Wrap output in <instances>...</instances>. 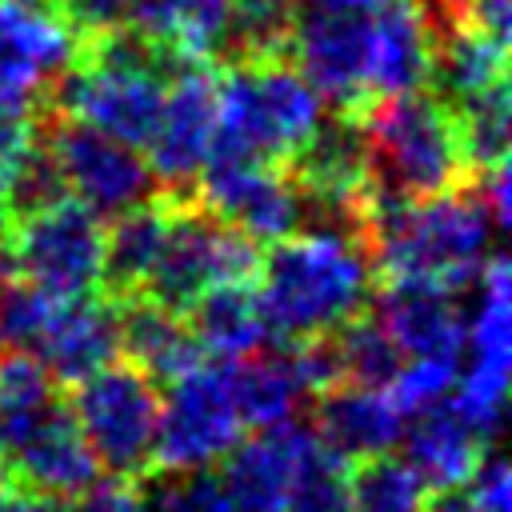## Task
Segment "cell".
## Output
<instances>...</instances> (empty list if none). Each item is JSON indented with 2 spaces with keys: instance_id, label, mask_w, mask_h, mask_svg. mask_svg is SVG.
Returning <instances> with one entry per match:
<instances>
[{
  "instance_id": "6da1fadb",
  "label": "cell",
  "mask_w": 512,
  "mask_h": 512,
  "mask_svg": "<svg viewBox=\"0 0 512 512\" xmlns=\"http://www.w3.org/2000/svg\"><path fill=\"white\" fill-rule=\"evenodd\" d=\"M496 220L476 188H452L424 200H400L372 188L360 212V240L376 280H416L460 292L476 284L492 256Z\"/></svg>"
},
{
  "instance_id": "3957f363",
  "label": "cell",
  "mask_w": 512,
  "mask_h": 512,
  "mask_svg": "<svg viewBox=\"0 0 512 512\" xmlns=\"http://www.w3.org/2000/svg\"><path fill=\"white\" fill-rule=\"evenodd\" d=\"M172 68L176 64H168L128 24L104 36H88L80 40L68 72L48 92V112L144 148L160 116Z\"/></svg>"
},
{
  "instance_id": "5b68a950",
  "label": "cell",
  "mask_w": 512,
  "mask_h": 512,
  "mask_svg": "<svg viewBox=\"0 0 512 512\" xmlns=\"http://www.w3.org/2000/svg\"><path fill=\"white\" fill-rule=\"evenodd\" d=\"M372 188L400 200H424L472 180L448 100L416 88L372 104L360 116Z\"/></svg>"
},
{
  "instance_id": "d6986e66",
  "label": "cell",
  "mask_w": 512,
  "mask_h": 512,
  "mask_svg": "<svg viewBox=\"0 0 512 512\" xmlns=\"http://www.w3.org/2000/svg\"><path fill=\"white\" fill-rule=\"evenodd\" d=\"M32 356L52 372L56 384H76L88 372L120 356V312L108 296L56 300Z\"/></svg>"
},
{
  "instance_id": "30bf717a",
  "label": "cell",
  "mask_w": 512,
  "mask_h": 512,
  "mask_svg": "<svg viewBox=\"0 0 512 512\" xmlns=\"http://www.w3.org/2000/svg\"><path fill=\"white\" fill-rule=\"evenodd\" d=\"M480 296L476 312L464 324L460 344V372H456V412L476 428L484 444L496 440L504 420L508 396V368H512V296H508V260L500 252L476 276Z\"/></svg>"
},
{
  "instance_id": "ba28073f",
  "label": "cell",
  "mask_w": 512,
  "mask_h": 512,
  "mask_svg": "<svg viewBox=\"0 0 512 512\" xmlns=\"http://www.w3.org/2000/svg\"><path fill=\"white\" fill-rule=\"evenodd\" d=\"M4 276L40 288L52 300H80L100 292L104 276V224L72 196L16 216Z\"/></svg>"
},
{
  "instance_id": "44dd1931",
  "label": "cell",
  "mask_w": 512,
  "mask_h": 512,
  "mask_svg": "<svg viewBox=\"0 0 512 512\" xmlns=\"http://www.w3.org/2000/svg\"><path fill=\"white\" fill-rule=\"evenodd\" d=\"M232 0H136L128 28L168 64H208L228 48Z\"/></svg>"
},
{
  "instance_id": "603a6c76",
  "label": "cell",
  "mask_w": 512,
  "mask_h": 512,
  "mask_svg": "<svg viewBox=\"0 0 512 512\" xmlns=\"http://www.w3.org/2000/svg\"><path fill=\"white\" fill-rule=\"evenodd\" d=\"M116 312H120V352L136 368H144L156 384H168L204 360L184 312L152 296L116 300Z\"/></svg>"
},
{
  "instance_id": "5bb4252c",
  "label": "cell",
  "mask_w": 512,
  "mask_h": 512,
  "mask_svg": "<svg viewBox=\"0 0 512 512\" xmlns=\"http://www.w3.org/2000/svg\"><path fill=\"white\" fill-rule=\"evenodd\" d=\"M196 204L216 220L232 224L256 244H276L304 228V200L288 168L240 160V156H212L196 180Z\"/></svg>"
},
{
  "instance_id": "836d02e7",
  "label": "cell",
  "mask_w": 512,
  "mask_h": 512,
  "mask_svg": "<svg viewBox=\"0 0 512 512\" xmlns=\"http://www.w3.org/2000/svg\"><path fill=\"white\" fill-rule=\"evenodd\" d=\"M40 140V124L36 112L24 108H0V196L8 188V180L16 176V168L28 160V152Z\"/></svg>"
},
{
  "instance_id": "4fadbf2b",
  "label": "cell",
  "mask_w": 512,
  "mask_h": 512,
  "mask_svg": "<svg viewBox=\"0 0 512 512\" xmlns=\"http://www.w3.org/2000/svg\"><path fill=\"white\" fill-rule=\"evenodd\" d=\"M80 52L56 0H0V108L36 112Z\"/></svg>"
},
{
  "instance_id": "2e32d148",
  "label": "cell",
  "mask_w": 512,
  "mask_h": 512,
  "mask_svg": "<svg viewBox=\"0 0 512 512\" xmlns=\"http://www.w3.org/2000/svg\"><path fill=\"white\" fill-rule=\"evenodd\" d=\"M4 476L52 500H72L92 480H100V464L64 400L4 440Z\"/></svg>"
},
{
  "instance_id": "cb8c5ba5",
  "label": "cell",
  "mask_w": 512,
  "mask_h": 512,
  "mask_svg": "<svg viewBox=\"0 0 512 512\" xmlns=\"http://www.w3.org/2000/svg\"><path fill=\"white\" fill-rule=\"evenodd\" d=\"M432 24H436V48H432L428 80L440 84V100L460 104L468 96L508 84V40L456 16H432Z\"/></svg>"
},
{
  "instance_id": "d590c367",
  "label": "cell",
  "mask_w": 512,
  "mask_h": 512,
  "mask_svg": "<svg viewBox=\"0 0 512 512\" xmlns=\"http://www.w3.org/2000/svg\"><path fill=\"white\" fill-rule=\"evenodd\" d=\"M56 4L64 8L72 28L80 32V40H88V36H104V32L124 28L136 0H56Z\"/></svg>"
},
{
  "instance_id": "ffe728a7",
  "label": "cell",
  "mask_w": 512,
  "mask_h": 512,
  "mask_svg": "<svg viewBox=\"0 0 512 512\" xmlns=\"http://www.w3.org/2000/svg\"><path fill=\"white\" fill-rule=\"evenodd\" d=\"M404 412L396 408L388 388L368 384H336L316 396V440L336 452L344 464H360L372 456H384L400 444Z\"/></svg>"
},
{
  "instance_id": "4316f807",
  "label": "cell",
  "mask_w": 512,
  "mask_h": 512,
  "mask_svg": "<svg viewBox=\"0 0 512 512\" xmlns=\"http://www.w3.org/2000/svg\"><path fill=\"white\" fill-rule=\"evenodd\" d=\"M228 380H232V396H236V408H240V420L244 424H256V428H268V424H280V420H296V408L300 400L308 396L300 376H296V364H292V352H252V356H240V360H228Z\"/></svg>"
},
{
  "instance_id": "d4e9b609",
  "label": "cell",
  "mask_w": 512,
  "mask_h": 512,
  "mask_svg": "<svg viewBox=\"0 0 512 512\" xmlns=\"http://www.w3.org/2000/svg\"><path fill=\"white\" fill-rule=\"evenodd\" d=\"M400 440H404V460L416 468V476L428 484V492L460 488L468 480V472L476 468L480 452L488 448L476 436V428L456 412L452 400H440V404L416 412L412 424H404Z\"/></svg>"
},
{
  "instance_id": "74e56055",
  "label": "cell",
  "mask_w": 512,
  "mask_h": 512,
  "mask_svg": "<svg viewBox=\"0 0 512 512\" xmlns=\"http://www.w3.org/2000/svg\"><path fill=\"white\" fill-rule=\"evenodd\" d=\"M428 512H476L468 504V496L460 488H448V492H432L428 496Z\"/></svg>"
},
{
  "instance_id": "484cf974",
  "label": "cell",
  "mask_w": 512,
  "mask_h": 512,
  "mask_svg": "<svg viewBox=\"0 0 512 512\" xmlns=\"http://www.w3.org/2000/svg\"><path fill=\"white\" fill-rule=\"evenodd\" d=\"M184 316L192 324V336H196L200 352L216 356V360L252 356L272 336L252 280H228V284L208 288L204 296H196V304Z\"/></svg>"
},
{
  "instance_id": "f35d334b",
  "label": "cell",
  "mask_w": 512,
  "mask_h": 512,
  "mask_svg": "<svg viewBox=\"0 0 512 512\" xmlns=\"http://www.w3.org/2000/svg\"><path fill=\"white\" fill-rule=\"evenodd\" d=\"M0 348H4V332H0Z\"/></svg>"
},
{
  "instance_id": "ac0fdd59",
  "label": "cell",
  "mask_w": 512,
  "mask_h": 512,
  "mask_svg": "<svg viewBox=\"0 0 512 512\" xmlns=\"http://www.w3.org/2000/svg\"><path fill=\"white\" fill-rule=\"evenodd\" d=\"M376 300V320L392 336L404 360H460L464 316L456 292L416 280H384Z\"/></svg>"
},
{
  "instance_id": "7c38bea8",
  "label": "cell",
  "mask_w": 512,
  "mask_h": 512,
  "mask_svg": "<svg viewBox=\"0 0 512 512\" xmlns=\"http://www.w3.org/2000/svg\"><path fill=\"white\" fill-rule=\"evenodd\" d=\"M40 144H44L64 192L100 220L116 216L156 192L140 148H132L100 128H88L80 120L48 112V120L40 124Z\"/></svg>"
},
{
  "instance_id": "1f68e13d",
  "label": "cell",
  "mask_w": 512,
  "mask_h": 512,
  "mask_svg": "<svg viewBox=\"0 0 512 512\" xmlns=\"http://www.w3.org/2000/svg\"><path fill=\"white\" fill-rule=\"evenodd\" d=\"M140 496L148 512H232L216 472L196 468V472H164V476H144Z\"/></svg>"
},
{
  "instance_id": "9a60e30c",
  "label": "cell",
  "mask_w": 512,
  "mask_h": 512,
  "mask_svg": "<svg viewBox=\"0 0 512 512\" xmlns=\"http://www.w3.org/2000/svg\"><path fill=\"white\" fill-rule=\"evenodd\" d=\"M144 148H148L144 164L152 180H160V192L192 196L216 148V72L208 64L172 68L160 116Z\"/></svg>"
},
{
  "instance_id": "52a82bcc",
  "label": "cell",
  "mask_w": 512,
  "mask_h": 512,
  "mask_svg": "<svg viewBox=\"0 0 512 512\" xmlns=\"http://www.w3.org/2000/svg\"><path fill=\"white\" fill-rule=\"evenodd\" d=\"M72 420L100 472L120 480H144L156 472L160 384L132 360H112L76 380Z\"/></svg>"
},
{
  "instance_id": "277c9868",
  "label": "cell",
  "mask_w": 512,
  "mask_h": 512,
  "mask_svg": "<svg viewBox=\"0 0 512 512\" xmlns=\"http://www.w3.org/2000/svg\"><path fill=\"white\" fill-rule=\"evenodd\" d=\"M324 124V100L288 56L228 60L216 72V148L288 168L292 156Z\"/></svg>"
},
{
  "instance_id": "9c48e42d",
  "label": "cell",
  "mask_w": 512,
  "mask_h": 512,
  "mask_svg": "<svg viewBox=\"0 0 512 512\" xmlns=\"http://www.w3.org/2000/svg\"><path fill=\"white\" fill-rule=\"evenodd\" d=\"M260 264V244L216 220L200 204L180 200L160 248V260L140 296H152L176 312H188L196 296L228 280H252Z\"/></svg>"
},
{
  "instance_id": "d6a6232c",
  "label": "cell",
  "mask_w": 512,
  "mask_h": 512,
  "mask_svg": "<svg viewBox=\"0 0 512 512\" xmlns=\"http://www.w3.org/2000/svg\"><path fill=\"white\" fill-rule=\"evenodd\" d=\"M460 492L468 496V504L476 512H512V476L500 452L484 448L476 468L468 472V480L460 484Z\"/></svg>"
},
{
  "instance_id": "4dcf8cb0",
  "label": "cell",
  "mask_w": 512,
  "mask_h": 512,
  "mask_svg": "<svg viewBox=\"0 0 512 512\" xmlns=\"http://www.w3.org/2000/svg\"><path fill=\"white\" fill-rule=\"evenodd\" d=\"M288 24H292V0H232L224 52L232 60L288 56Z\"/></svg>"
},
{
  "instance_id": "8d00e7d4",
  "label": "cell",
  "mask_w": 512,
  "mask_h": 512,
  "mask_svg": "<svg viewBox=\"0 0 512 512\" xmlns=\"http://www.w3.org/2000/svg\"><path fill=\"white\" fill-rule=\"evenodd\" d=\"M0 512H64L60 500L44 496V492H32L16 480H0Z\"/></svg>"
},
{
  "instance_id": "e0dca14e",
  "label": "cell",
  "mask_w": 512,
  "mask_h": 512,
  "mask_svg": "<svg viewBox=\"0 0 512 512\" xmlns=\"http://www.w3.org/2000/svg\"><path fill=\"white\" fill-rule=\"evenodd\" d=\"M312 444V428L280 420L260 428L252 440H236L220 456L216 484L232 512H280L296 480V468Z\"/></svg>"
},
{
  "instance_id": "83f0119b",
  "label": "cell",
  "mask_w": 512,
  "mask_h": 512,
  "mask_svg": "<svg viewBox=\"0 0 512 512\" xmlns=\"http://www.w3.org/2000/svg\"><path fill=\"white\" fill-rule=\"evenodd\" d=\"M332 348L340 360V380L344 384H368V388H388L404 364L400 348L384 332V324L368 312L352 316L332 332Z\"/></svg>"
},
{
  "instance_id": "7402d4cb",
  "label": "cell",
  "mask_w": 512,
  "mask_h": 512,
  "mask_svg": "<svg viewBox=\"0 0 512 512\" xmlns=\"http://www.w3.org/2000/svg\"><path fill=\"white\" fill-rule=\"evenodd\" d=\"M180 200H188V196L152 192L140 204L112 216L116 224L104 232V276H100V288L108 300H128V296L144 292Z\"/></svg>"
},
{
  "instance_id": "8fae6325",
  "label": "cell",
  "mask_w": 512,
  "mask_h": 512,
  "mask_svg": "<svg viewBox=\"0 0 512 512\" xmlns=\"http://www.w3.org/2000/svg\"><path fill=\"white\" fill-rule=\"evenodd\" d=\"M156 424V468L196 472L216 464L240 440V408L228 380V360H200L184 376L164 384Z\"/></svg>"
},
{
  "instance_id": "7a4b0ae2",
  "label": "cell",
  "mask_w": 512,
  "mask_h": 512,
  "mask_svg": "<svg viewBox=\"0 0 512 512\" xmlns=\"http://www.w3.org/2000/svg\"><path fill=\"white\" fill-rule=\"evenodd\" d=\"M252 284L272 336L292 344L360 316L376 292V272L360 232L316 224L268 244Z\"/></svg>"
},
{
  "instance_id": "f546056e",
  "label": "cell",
  "mask_w": 512,
  "mask_h": 512,
  "mask_svg": "<svg viewBox=\"0 0 512 512\" xmlns=\"http://www.w3.org/2000/svg\"><path fill=\"white\" fill-rule=\"evenodd\" d=\"M460 128V144H464V160L468 172H484L500 160H508V84L488 88L480 96H468L460 104H448Z\"/></svg>"
},
{
  "instance_id": "f1b7e54d",
  "label": "cell",
  "mask_w": 512,
  "mask_h": 512,
  "mask_svg": "<svg viewBox=\"0 0 512 512\" xmlns=\"http://www.w3.org/2000/svg\"><path fill=\"white\" fill-rule=\"evenodd\" d=\"M428 496L416 468L388 452L352 468V512H424Z\"/></svg>"
},
{
  "instance_id": "8992f818",
  "label": "cell",
  "mask_w": 512,
  "mask_h": 512,
  "mask_svg": "<svg viewBox=\"0 0 512 512\" xmlns=\"http://www.w3.org/2000/svg\"><path fill=\"white\" fill-rule=\"evenodd\" d=\"M380 16L384 0H292L288 60L340 116H364L376 104Z\"/></svg>"
},
{
  "instance_id": "e575fe53",
  "label": "cell",
  "mask_w": 512,
  "mask_h": 512,
  "mask_svg": "<svg viewBox=\"0 0 512 512\" xmlns=\"http://www.w3.org/2000/svg\"><path fill=\"white\" fill-rule=\"evenodd\" d=\"M64 512H148V508L140 496V480L108 476V480H92L84 492H76L72 508H64Z\"/></svg>"
}]
</instances>
